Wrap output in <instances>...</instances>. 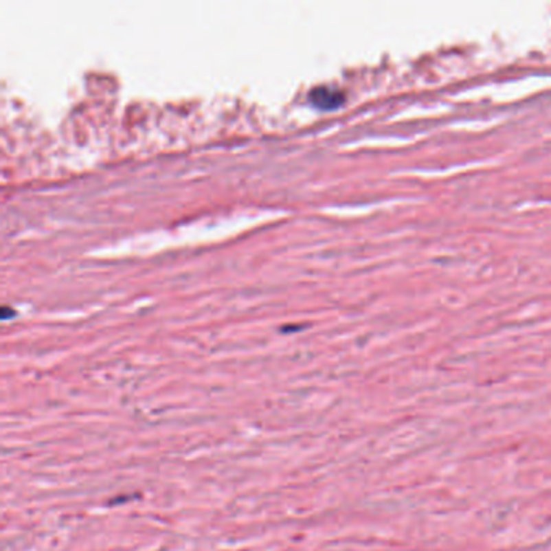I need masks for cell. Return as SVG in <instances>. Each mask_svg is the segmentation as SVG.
Wrapping results in <instances>:
<instances>
[{"instance_id":"1","label":"cell","mask_w":551,"mask_h":551,"mask_svg":"<svg viewBox=\"0 0 551 551\" xmlns=\"http://www.w3.org/2000/svg\"><path fill=\"white\" fill-rule=\"evenodd\" d=\"M309 100L314 107L320 110H335L344 102V94L330 86H319L311 91Z\"/></svg>"}]
</instances>
